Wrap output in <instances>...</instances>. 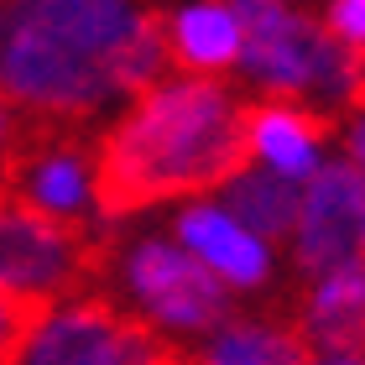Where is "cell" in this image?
Returning <instances> with one entry per match:
<instances>
[{"label":"cell","mask_w":365,"mask_h":365,"mask_svg":"<svg viewBox=\"0 0 365 365\" xmlns=\"http://www.w3.org/2000/svg\"><path fill=\"white\" fill-rule=\"evenodd\" d=\"M324 31H334L344 47H360L365 53V0H329Z\"/></svg>","instance_id":"cell-14"},{"label":"cell","mask_w":365,"mask_h":365,"mask_svg":"<svg viewBox=\"0 0 365 365\" xmlns=\"http://www.w3.org/2000/svg\"><path fill=\"white\" fill-rule=\"evenodd\" d=\"M355 120H350V130H344V146H350V162L365 173V105L360 110H350Z\"/></svg>","instance_id":"cell-15"},{"label":"cell","mask_w":365,"mask_h":365,"mask_svg":"<svg viewBox=\"0 0 365 365\" xmlns=\"http://www.w3.org/2000/svg\"><path fill=\"white\" fill-rule=\"evenodd\" d=\"M152 0H0V99L89 125L115 89V53Z\"/></svg>","instance_id":"cell-2"},{"label":"cell","mask_w":365,"mask_h":365,"mask_svg":"<svg viewBox=\"0 0 365 365\" xmlns=\"http://www.w3.org/2000/svg\"><path fill=\"white\" fill-rule=\"evenodd\" d=\"M220 209L230 214L235 225H245L261 245H277V240H292V225H297V182L282 178L272 168H245L220 182Z\"/></svg>","instance_id":"cell-12"},{"label":"cell","mask_w":365,"mask_h":365,"mask_svg":"<svg viewBox=\"0 0 365 365\" xmlns=\"http://www.w3.org/2000/svg\"><path fill=\"white\" fill-rule=\"evenodd\" d=\"M110 272H120L130 303L157 329H214L230 319V287L178 240L146 235L115 256Z\"/></svg>","instance_id":"cell-5"},{"label":"cell","mask_w":365,"mask_h":365,"mask_svg":"<svg viewBox=\"0 0 365 365\" xmlns=\"http://www.w3.org/2000/svg\"><path fill=\"white\" fill-rule=\"evenodd\" d=\"M178 240L193 251L225 287H267L272 277V251L261 245L245 225H235L220 204H188L178 214Z\"/></svg>","instance_id":"cell-9"},{"label":"cell","mask_w":365,"mask_h":365,"mask_svg":"<svg viewBox=\"0 0 365 365\" xmlns=\"http://www.w3.org/2000/svg\"><path fill=\"white\" fill-rule=\"evenodd\" d=\"M182 350L141 313H125L105 292H78L42 308L6 365H178Z\"/></svg>","instance_id":"cell-4"},{"label":"cell","mask_w":365,"mask_h":365,"mask_svg":"<svg viewBox=\"0 0 365 365\" xmlns=\"http://www.w3.org/2000/svg\"><path fill=\"white\" fill-rule=\"evenodd\" d=\"M308 365H365V355L360 350H313Z\"/></svg>","instance_id":"cell-16"},{"label":"cell","mask_w":365,"mask_h":365,"mask_svg":"<svg viewBox=\"0 0 365 365\" xmlns=\"http://www.w3.org/2000/svg\"><path fill=\"white\" fill-rule=\"evenodd\" d=\"M355 256H365V173L355 162H324L297 193L292 261L303 277H319Z\"/></svg>","instance_id":"cell-6"},{"label":"cell","mask_w":365,"mask_h":365,"mask_svg":"<svg viewBox=\"0 0 365 365\" xmlns=\"http://www.w3.org/2000/svg\"><path fill=\"white\" fill-rule=\"evenodd\" d=\"M168 26V63L188 73H220L240 63V21L225 0H193Z\"/></svg>","instance_id":"cell-11"},{"label":"cell","mask_w":365,"mask_h":365,"mask_svg":"<svg viewBox=\"0 0 365 365\" xmlns=\"http://www.w3.org/2000/svg\"><path fill=\"white\" fill-rule=\"evenodd\" d=\"M292 324L303 329V339L313 350H360L365 355V256L308 277V287L292 308Z\"/></svg>","instance_id":"cell-8"},{"label":"cell","mask_w":365,"mask_h":365,"mask_svg":"<svg viewBox=\"0 0 365 365\" xmlns=\"http://www.w3.org/2000/svg\"><path fill=\"white\" fill-rule=\"evenodd\" d=\"M334 136V115L303 99H256L245 105V146L282 178H308L319 168V146Z\"/></svg>","instance_id":"cell-7"},{"label":"cell","mask_w":365,"mask_h":365,"mask_svg":"<svg viewBox=\"0 0 365 365\" xmlns=\"http://www.w3.org/2000/svg\"><path fill=\"white\" fill-rule=\"evenodd\" d=\"M115 267V240L89 220H58L0 193V292L53 308L63 297L99 292Z\"/></svg>","instance_id":"cell-3"},{"label":"cell","mask_w":365,"mask_h":365,"mask_svg":"<svg viewBox=\"0 0 365 365\" xmlns=\"http://www.w3.org/2000/svg\"><path fill=\"white\" fill-rule=\"evenodd\" d=\"M313 344L303 339V329L287 319H267V313H256V319H225L214 324L209 344L198 350L193 360L198 365H308Z\"/></svg>","instance_id":"cell-10"},{"label":"cell","mask_w":365,"mask_h":365,"mask_svg":"<svg viewBox=\"0 0 365 365\" xmlns=\"http://www.w3.org/2000/svg\"><path fill=\"white\" fill-rule=\"evenodd\" d=\"M245 162V105L220 78H162L141 89L89 152V198L99 220L162 204V198L214 193Z\"/></svg>","instance_id":"cell-1"},{"label":"cell","mask_w":365,"mask_h":365,"mask_svg":"<svg viewBox=\"0 0 365 365\" xmlns=\"http://www.w3.org/2000/svg\"><path fill=\"white\" fill-rule=\"evenodd\" d=\"M37 303H21V297H11V292H0V365L11 360V350L21 344V334L31 329V319H37Z\"/></svg>","instance_id":"cell-13"},{"label":"cell","mask_w":365,"mask_h":365,"mask_svg":"<svg viewBox=\"0 0 365 365\" xmlns=\"http://www.w3.org/2000/svg\"><path fill=\"white\" fill-rule=\"evenodd\" d=\"M0 136H6V99H0Z\"/></svg>","instance_id":"cell-17"}]
</instances>
